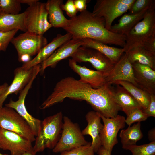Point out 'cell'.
Returning <instances> with one entry per match:
<instances>
[{
	"mask_svg": "<svg viewBox=\"0 0 155 155\" xmlns=\"http://www.w3.org/2000/svg\"><path fill=\"white\" fill-rule=\"evenodd\" d=\"M1 13V10L0 7V14Z\"/></svg>",
	"mask_w": 155,
	"mask_h": 155,
	"instance_id": "cell-45",
	"label": "cell"
},
{
	"mask_svg": "<svg viewBox=\"0 0 155 155\" xmlns=\"http://www.w3.org/2000/svg\"><path fill=\"white\" fill-rule=\"evenodd\" d=\"M142 46L148 50L155 53V36L149 39Z\"/></svg>",
	"mask_w": 155,
	"mask_h": 155,
	"instance_id": "cell-37",
	"label": "cell"
},
{
	"mask_svg": "<svg viewBox=\"0 0 155 155\" xmlns=\"http://www.w3.org/2000/svg\"><path fill=\"white\" fill-rule=\"evenodd\" d=\"M155 5V0H135L129 9V13H136L150 9Z\"/></svg>",
	"mask_w": 155,
	"mask_h": 155,
	"instance_id": "cell-30",
	"label": "cell"
},
{
	"mask_svg": "<svg viewBox=\"0 0 155 155\" xmlns=\"http://www.w3.org/2000/svg\"><path fill=\"white\" fill-rule=\"evenodd\" d=\"M24 12V24L27 31L43 35L52 27L48 20V13L46 3L39 1L29 6Z\"/></svg>",
	"mask_w": 155,
	"mask_h": 155,
	"instance_id": "cell-4",
	"label": "cell"
},
{
	"mask_svg": "<svg viewBox=\"0 0 155 155\" xmlns=\"http://www.w3.org/2000/svg\"><path fill=\"white\" fill-rule=\"evenodd\" d=\"M105 79L106 84L110 85L118 81H123L130 82L137 87L132 65L129 60L127 53H124L115 64Z\"/></svg>",
	"mask_w": 155,
	"mask_h": 155,
	"instance_id": "cell-13",
	"label": "cell"
},
{
	"mask_svg": "<svg viewBox=\"0 0 155 155\" xmlns=\"http://www.w3.org/2000/svg\"><path fill=\"white\" fill-rule=\"evenodd\" d=\"M39 71L38 68H34L32 78L24 88L20 92L18 100L14 101L11 99L9 103L5 105V106L14 110L26 121L36 137L39 132L42 121L34 117L29 113L25 106V101L28 91Z\"/></svg>",
	"mask_w": 155,
	"mask_h": 155,
	"instance_id": "cell-9",
	"label": "cell"
},
{
	"mask_svg": "<svg viewBox=\"0 0 155 155\" xmlns=\"http://www.w3.org/2000/svg\"><path fill=\"white\" fill-rule=\"evenodd\" d=\"M97 153L98 155H111L110 153L102 146H101L98 150Z\"/></svg>",
	"mask_w": 155,
	"mask_h": 155,
	"instance_id": "cell-38",
	"label": "cell"
},
{
	"mask_svg": "<svg viewBox=\"0 0 155 155\" xmlns=\"http://www.w3.org/2000/svg\"><path fill=\"white\" fill-rule=\"evenodd\" d=\"M63 116L61 111L48 117L42 121L39 132L35 138L32 150L35 154L46 148L53 149L61 133Z\"/></svg>",
	"mask_w": 155,
	"mask_h": 155,
	"instance_id": "cell-2",
	"label": "cell"
},
{
	"mask_svg": "<svg viewBox=\"0 0 155 155\" xmlns=\"http://www.w3.org/2000/svg\"><path fill=\"white\" fill-rule=\"evenodd\" d=\"M119 137L124 149L127 150L129 147L136 145L137 142L143 137L141 129L140 122L135 124L132 126H129L126 129L122 130Z\"/></svg>",
	"mask_w": 155,
	"mask_h": 155,
	"instance_id": "cell-26",
	"label": "cell"
},
{
	"mask_svg": "<svg viewBox=\"0 0 155 155\" xmlns=\"http://www.w3.org/2000/svg\"><path fill=\"white\" fill-rule=\"evenodd\" d=\"M63 2V0H48L46 3L49 21L52 27L63 28L68 24L69 19L65 16L61 9Z\"/></svg>",
	"mask_w": 155,
	"mask_h": 155,
	"instance_id": "cell-22",
	"label": "cell"
},
{
	"mask_svg": "<svg viewBox=\"0 0 155 155\" xmlns=\"http://www.w3.org/2000/svg\"><path fill=\"white\" fill-rule=\"evenodd\" d=\"M149 9L136 13H129L124 15L119 20L117 23L111 26L109 30L114 33L126 36L134 26L143 18Z\"/></svg>",
	"mask_w": 155,
	"mask_h": 155,
	"instance_id": "cell-21",
	"label": "cell"
},
{
	"mask_svg": "<svg viewBox=\"0 0 155 155\" xmlns=\"http://www.w3.org/2000/svg\"><path fill=\"white\" fill-rule=\"evenodd\" d=\"M33 151L32 148L30 150L25 152L21 155H36Z\"/></svg>",
	"mask_w": 155,
	"mask_h": 155,
	"instance_id": "cell-43",
	"label": "cell"
},
{
	"mask_svg": "<svg viewBox=\"0 0 155 155\" xmlns=\"http://www.w3.org/2000/svg\"><path fill=\"white\" fill-rule=\"evenodd\" d=\"M85 118L88 125L82 133L84 136L88 135L91 137V146L94 152H97L102 146L100 134L103 125L101 122L100 115L96 111H91L87 113Z\"/></svg>",
	"mask_w": 155,
	"mask_h": 155,
	"instance_id": "cell-17",
	"label": "cell"
},
{
	"mask_svg": "<svg viewBox=\"0 0 155 155\" xmlns=\"http://www.w3.org/2000/svg\"><path fill=\"white\" fill-rule=\"evenodd\" d=\"M89 1L87 0H74V3L78 11L80 13L87 10V4Z\"/></svg>",
	"mask_w": 155,
	"mask_h": 155,
	"instance_id": "cell-36",
	"label": "cell"
},
{
	"mask_svg": "<svg viewBox=\"0 0 155 155\" xmlns=\"http://www.w3.org/2000/svg\"><path fill=\"white\" fill-rule=\"evenodd\" d=\"M70 68L80 77V80L91 86L94 88H100L106 84V77L101 72L81 66L72 59L69 60Z\"/></svg>",
	"mask_w": 155,
	"mask_h": 155,
	"instance_id": "cell-19",
	"label": "cell"
},
{
	"mask_svg": "<svg viewBox=\"0 0 155 155\" xmlns=\"http://www.w3.org/2000/svg\"><path fill=\"white\" fill-rule=\"evenodd\" d=\"M71 39L72 36L69 33L67 32L64 35L58 34L50 42L47 44L40 50L34 58L24 63L21 67L25 69H28L42 63L57 49Z\"/></svg>",
	"mask_w": 155,
	"mask_h": 155,
	"instance_id": "cell-15",
	"label": "cell"
},
{
	"mask_svg": "<svg viewBox=\"0 0 155 155\" xmlns=\"http://www.w3.org/2000/svg\"><path fill=\"white\" fill-rule=\"evenodd\" d=\"M148 138L151 142L155 141V128H153L150 130L148 132Z\"/></svg>",
	"mask_w": 155,
	"mask_h": 155,
	"instance_id": "cell-39",
	"label": "cell"
},
{
	"mask_svg": "<svg viewBox=\"0 0 155 155\" xmlns=\"http://www.w3.org/2000/svg\"><path fill=\"white\" fill-rule=\"evenodd\" d=\"M9 86L6 83L0 85V96L4 92Z\"/></svg>",
	"mask_w": 155,
	"mask_h": 155,
	"instance_id": "cell-42",
	"label": "cell"
},
{
	"mask_svg": "<svg viewBox=\"0 0 155 155\" xmlns=\"http://www.w3.org/2000/svg\"><path fill=\"white\" fill-rule=\"evenodd\" d=\"M155 5L146 13L143 18L126 36L125 44L123 48L126 53L135 47L142 46L155 36Z\"/></svg>",
	"mask_w": 155,
	"mask_h": 155,
	"instance_id": "cell-3",
	"label": "cell"
},
{
	"mask_svg": "<svg viewBox=\"0 0 155 155\" xmlns=\"http://www.w3.org/2000/svg\"><path fill=\"white\" fill-rule=\"evenodd\" d=\"M135 0H97L92 13L103 18L106 28L110 30L113 21L126 12Z\"/></svg>",
	"mask_w": 155,
	"mask_h": 155,
	"instance_id": "cell-5",
	"label": "cell"
},
{
	"mask_svg": "<svg viewBox=\"0 0 155 155\" xmlns=\"http://www.w3.org/2000/svg\"><path fill=\"white\" fill-rule=\"evenodd\" d=\"M113 84L119 85L127 90L138 102L142 110L148 107L150 102V95L148 92L128 82L118 81Z\"/></svg>",
	"mask_w": 155,
	"mask_h": 155,
	"instance_id": "cell-27",
	"label": "cell"
},
{
	"mask_svg": "<svg viewBox=\"0 0 155 155\" xmlns=\"http://www.w3.org/2000/svg\"><path fill=\"white\" fill-rule=\"evenodd\" d=\"M34 71V67L26 69L22 67L15 70L14 78L11 84L0 96V108L3 107V103L9 95L17 94L24 88L32 78Z\"/></svg>",
	"mask_w": 155,
	"mask_h": 155,
	"instance_id": "cell-18",
	"label": "cell"
},
{
	"mask_svg": "<svg viewBox=\"0 0 155 155\" xmlns=\"http://www.w3.org/2000/svg\"><path fill=\"white\" fill-rule=\"evenodd\" d=\"M0 155H8V154H2L0 152Z\"/></svg>",
	"mask_w": 155,
	"mask_h": 155,
	"instance_id": "cell-44",
	"label": "cell"
},
{
	"mask_svg": "<svg viewBox=\"0 0 155 155\" xmlns=\"http://www.w3.org/2000/svg\"><path fill=\"white\" fill-rule=\"evenodd\" d=\"M83 44L82 40L80 39L72 38L67 41L57 49L42 63L40 73L42 74L47 67H54L61 60L71 57Z\"/></svg>",
	"mask_w": 155,
	"mask_h": 155,
	"instance_id": "cell-14",
	"label": "cell"
},
{
	"mask_svg": "<svg viewBox=\"0 0 155 155\" xmlns=\"http://www.w3.org/2000/svg\"><path fill=\"white\" fill-rule=\"evenodd\" d=\"M1 13L13 15L18 14L21 10L19 0H0Z\"/></svg>",
	"mask_w": 155,
	"mask_h": 155,
	"instance_id": "cell-28",
	"label": "cell"
},
{
	"mask_svg": "<svg viewBox=\"0 0 155 155\" xmlns=\"http://www.w3.org/2000/svg\"><path fill=\"white\" fill-rule=\"evenodd\" d=\"M38 0H19L21 3L26 4L30 6L38 1Z\"/></svg>",
	"mask_w": 155,
	"mask_h": 155,
	"instance_id": "cell-41",
	"label": "cell"
},
{
	"mask_svg": "<svg viewBox=\"0 0 155 155\" xmlns=\"http://www.w3.org/2000/svg\"><path fill=\"white\" fill-rule=\"evenodd\" d=\"M82 46L94 49L100 52L108 57L114 64L119 60L124 53L123 48L111 46L98 41L90 38L82 40Z\"/></svg>",
	"mask_w": 155,
	"mask_h": 155,
	"instance_id": "cell-23",
	"label": "cell"
},
{
	"mask_svg": "<svg viewBox=\"0 0 155 155\" xmlns=\"http://www.w3.org/2000/svg\"><path fill=\"white\" fill-rule=\"evenodd\" d=\"M0 127L15 132L32 143L35 141V136L29 125L12 108H0Z\"/></svg>",
	"mask_w": 155,
	"mask_h": 155,
	"instance_id": "cell-7",
	"label": "cell"
},
{
	"mask_svg": "<svg viewBox=\"0 0 155 155\" xmlns=\"http://www.w3.org/2000/svg\"><path fill=\"white\" fill-rule=\"evenodd\" d=\"M131 64L137 87L150 94H155V71L138 63Z\"/></svg>",
	"mask_w": 155,
	"mask_h": 155,
	"instance_id": "cell-16",
	"label": "cell"
},
{
	"mask_svg": "<svg viewBox=\"0 0 155 155\" xmlns=\"http://www.w3.org/2000/svg\"><path fill=\"white\" fill-rule=\"evenodd\" d=\"M116 85L115 88L112 86L113 98L127 116L135 108L142 109L138 102L127 90L122 86Z\"/></svg>",
	"mask_w": 155,
	"mask_h": 155,
	"instance_id": "cell-20",
	"label": "cell"
},
{
	"mask_svg": "<svg viewBox=\"0 0 155 155\" xmlns=\"http://www.w3.org/2000/svg\"><path fill=\"white\" fill-rule=\"evenodd\" d=\"M148 117L142 111V109L136 108L132 111L127 116L125 119V123L129 126L136 122H140L146 120Z\"/></svg>",
	"mask_w": 155,
	"mask_h": 155,
	"instance_id": "cell-32",
	"label": "cell"
},
{
	"mask_svg": "<svg viewBox=\"0 0 155 155\" xmlns=\"http://www.w3.org/2000/svg\"><path fill=\"white\" fill-rule=\"evenodd\" d=\"M61 9L66 12L67 15L70 18L76 16L78 12L74 5L73 0H68L65 4H62Z\"/></svg>",
	"mask_w": 155,
	"mask_h": 155,
	"instance_id": "cell-34",
	"label": "cell"
},
{
	"mask_svg": "<svg viewBox=\"0 0 155 155\" xmlns=\"http://www.w3.org/2000/svg\"><path fill=\"white\" fill-rule=\"evenodd\" d=\"M71 57L76 63H90L97 71L102 73L106 77L115 65L108 57L98 51L84 46L80 47Z\"/></svg>",
	"mask_w": 155,
	"mask_h": 155,
	"instance_id": "cell-8",
	"label": "cell"
},
{
	"mask_svg": "<svg viewBox=\"0 0 155 155\" xmlns=\"http://www.w3.org/2000/svg\"><path fill=\"white\" fill-rule=\"evenodd\" d=\"M103 126L100 134L102 146L111 153L114 146L118 143L117 138L119 130L125 125V118L118 115L112 118H107L100 115Z\"/></svg>",
	"mask_w": 155,
	"mask_h": 155,
	"instance_id": "cell-11",
	"label": "cell"
},
{
	"mask_svg": "<svg viewBox=\"0 0 155 155\" xmlns=\"http://www.w3.org/2000/svg\"><path fill=\"white\" fill-rule=\"evenodd\" d=\"M18 60L20 62H22L26 63L30 60V56L28 55H23L18 58Z\"/></svg>",
	"mask_w": 155,
	"mask_h": 155,
	"instance_id": "cell-40",
	"label": "cell"
},
{
	"mask_svg": "<svg viewBox=\"0 0 155 155\" xmlns=\"http://www.w3.org/2000/svg\"><path fill=\"white\" fill-rule=\"evenodd\" d=\"M32 142L13 132L0 127V148L11 155H21L32 148Z\"/></svg>",
	"mask_w": 155,
	"mask_h": 155,
	"instance_id": "cell-12",
	"label": "cell"
},
{
	"mask_svg": "<svg viewBox=\"0 0 155 155\" xmlns=\"http://www.w3.org/2000/svg\"><path fill=\"white\" fill-rule=\"evenodd\" d=\"M69 19L68 25L63 29L71 35L72 38H90L123 48L125 45V35L108 30L105 27L103 18L97 16L87 10Z\"/></svg>",
	"mask_w": 155,
	"mask_h": 155,
	"instance_id": "cell-1",
	"label": "cell"
},
{
	"mask_svg": "<svg viewBox=\"0 0 155 155\" xmlns=\"http://www.w3.org/2000/svg\"><path fill=\"white\" fill-rule=\"evenodd\" d=\"M11 42L16 49L19 58L23 55L31 57L37 54L47 44L48 41L43 35L26 31L14 37Z\"/></svg>",
	"mask_w": 155,
	"mask_h": 155,
	"instance_id": "cell-10",
	"label": "cell"
},
{
	"mask_svg": "<svg viewBox=\"0 0 155 155\" xmlns=\"http://www.w3.org/2000/svg\"><path fill=\"white\" fill-rule=\"evenodd\" d=\"M150 102L148 107L142 110L143 112L148 117H155V94H150Z\"/></svg>",
	"mask_w": 155,
	"mask_h": 155,
	"instance_id": "cell-35",
	"label": "cell"
},
{
	"mask_svg": "<svg viewBox=\"0 0 155 155\" xmlns=\"http://www.w3.org/2000/svg\"><path fill=\"white\" fill-rule=\"evenodd\" d=\"M94 152L91 146V142L68 151L61 152L60 155H94Z\"/></svg>",
	"mask_w": 155,
	"mask_h": 155,
	"instance_id": "cell-31",
	"label": "cell"
},
{
	"mask_svg": "<svg viewBox=\"0 0 155 155\" xmlns=\"http://www.w3.org/2000/svg\"><path fill=\"white\" fill-rule=\"evenodd\" d=\"M63 119V122L60 138L53 149V152L55 153L69 150L88 143L77 124L72 122L67 116H64Z\"/></svg>",
	"mask_w": 155,
	"mask_h": 155,
	"instance_id": "cell-6",
	"label": "cell"
},
{
	"mask_svg": "<svg viewBox=\"0 0 155 155\" xmlns=\"http://www.w3.org/2000/svg\"><path fill=\"white\" fill-rule=\"evenodd\" d=\"M18 30L15 29L8 32L0 31V51H5L12 39Z\"/></svg>",
	"mask_w": 155,
	"mask_h": 155,
	"instance_id": "cell-33",
	"label": "cell"
},
{
	"mask_svg": "<svg viewBox=\"0 0 155 155\" xmlns=\"http://www.w3.org/2000/svg\"><path fill=\"white\" fill-rule=\"evenodd\" d=\"M127 150L131 151L132 155H155V141L140 145H133Z\"/></svg>",
	"mask_w": 155,
	"mask_h": 155,
	"instance_id": "cell-29",
	"label": "cell"
},
{
	"mask_svg": "<svg viewBox=\"0 0 155 155\" xmlns=\"http://www.w3.org/2000/svg\"><path fill=\"white\" fill-rule=\"evenodd\" d=\"M25 12L16 15L0 14V31L8 32L18 29L27 31L24 24Z\"/></svg>",
	"mask_w": 155,
	"mask_h": 155,
	"instance_id": "cell-25",
	"label": "cell"
},
{
	"mask_svg": "<svg viewBox=\"0 0 155 155\" xmlns=\"http://www.w3.org/2000/svg\"><path fill=\"white\" fill-rule=\"evenodd\" d=\"M126 53L131 64L138 63L148 66L155 71V53L142 46L133 48Z\"/></svg>",
	"mask_w": 155,
	"mask_h": 155,
	"instance_id": "cell-24",
	"label": "cell"
},
{
	"mask_svg": "<svg viewBox=\"0 0 155 155\" xmlns=\"http://www.w3.org/2000/svg\"></svg>",
	"mask_w": 155,
	"mask_h": 155,
	"instance_id": "cell-46",
	"label": "cell"
}]
</instances>
